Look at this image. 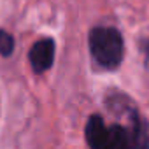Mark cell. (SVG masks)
I'll return each mask as SVG.
<instances>
[{
	"instance_id": "obj_1",
	"label": "cell",
	"mask_w": 149,
	"mask_h": 149,
	"mask_svg": "<svg viewBox=\"0 0 149 149\" xmlns=\"http://www.w3.org/2000/svg\"><path fill=\"white\" fill-rule=\"evenodd\" d=\"M107 107L119 121L105 125L102 116L93 114L84 128L90 149H149V125L133 102L114 91L107 97Z\"/></svg>"
},
{
	"instance_id": "obj_2",
	"label": "cell",
	"mask_w": 149,
	"mask_h": 149,
	"mask_svg": "<svg viewBox=\"0 0 149 149\" xmlns=\"http://www.w3.org/2000/svg\"><path fill=\"white\" fill-rule=\"evenodd\" d=\"M90 51L104 68H116L123 61V37L116 28L97 26L90 32Z\"/></svg>"
},
{
	"instance_id": "obj_3",
	"label": "cell",
	"mask_w": 149,
	"mask_h": 149,
	"mask_svg": "<svg viewBox=\"0 0 149 149\" xmlns=\"http://www.w3.org/2000/svg\"><path fill=\"white\" fill-rule=\"evenodd\" d=\"M28 58H30L32 68H33L37 74L46 72V70L53 65V60H54V40L49 39V37L37 40V42L32 46Z\"/></svg>"
},
{
	"instance_id": "obj_4",
	"label": "cell",
	"mask_w": 149,
	"mask_h": 149,
	"mask_svg": "<svg viewBox=\"0 0 149 149\" xmlns=\"http://www.w3.org/2000/svg\"><path fill=\"white\" fill-rule=\"evenodd\" d=\"M14 51V39L6 30H0V56H11Z\"/></svg>"
},
{
	"instance_id": "obj_5",
	"label": "cell",
	"mask_w": 149,
	"mask_h": 149,
	"mask_svg": "<svg viewBox=\"0 0 149 149\" xmlns=\"http://www.w3.org/2000/svg\"><path fill=\"white\" fill-rule=\"evenodd\" d=\"M146 56H147V58H149V46H147V53H146Z\"/></svg>"
}]
</instances>
